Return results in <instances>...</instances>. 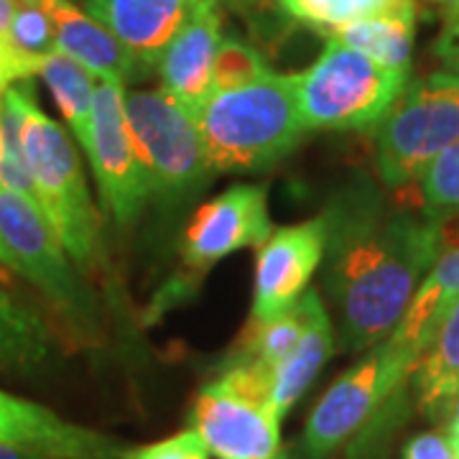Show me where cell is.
Listing matches in <instances>:
<instances>
[{"mask_svg":"<svg viewBox=\"0 0 459 459\" xmlns=\"http://www.w3.org/2000/svg\"><path fill=\"white\" fill-rule=\"evenodd\" d=\"M446 439L452 442L455 446V452L459 455V394L455 395V401H452V406H449V413H446Z\"/></svg>","mask_w":459,"mask_h":459,"instance_id":"obj_31","label":"cell"},{"mask_svg":"<svg viewBox=\"0 0 459 459\" xmlns=\"http://www.w3.org/2000/svg\"><path fill=\"white\" fill-rule=\"evenodd\" d=\"M281 419L271 401V376L253 362H230L195 403V431L220 459H276Z\"/></svg>","mask_w":459,"mask_h":459,"instance_id":"obj_7","label":"cell"},{"mask_svg":"<svg viewBox=\"0 0 459 459\" xmlns=\"http://www.w3.org/2000/svg\"><path fill=\"white\" fill-rule=\"evenodd\" d=\"M271 69L265 66L263 56L255 49L238 39H222L212 66V92L243 87L247 82H255L258 77L268 74Z\"/></svg>","mask_w":459,"mask_h":459,"instance_id":"obj_23","label":"cell"},{"mask_svg":"<svg viewBox=\"0 0 459 459\" xmlns=\"http://www.w3.org/2000/svg\"><path fill=\"white\" fill-rule=\"evenodd\" d=\"M403 459H457L452 442L442 431H427L403 446Z\"/></svg>","mask_w":459,"mask_h":459,"instance_id":"obj_29","label":"cell"},{"mask_svg":"<svg viewBox=\"0 0 459 459\" xmlns=\"http://www.w3.org/2000/svg\"><path fill=\"white\" fill-rule=\"evenodd\" d=\"M350 49L360 51L373 62L391 69H411L413 36H416V8L383 13V16L347 21L325 33Z\"/></svg>","mask_w":459,"mask_h":459,"instance_id":"obj_19","label":"cell"},{"mask_svg":"<svg viewBox=\"0 0 459 459\" xmlns=\"http://www.w3.org/2000/svg\"><path fill=\"white\" fill-rule=\"evenodd\" d=\"M123 459H210V449L195 429H186L161 442L123 449Z\"/></svg>","mask_w":459,"mask_h":459,"instance_id":"obj_25","label":"cell"},{"mask_svg":"<svg viewBox=\"0 0 459 459\" xmlns=\"http://www.w3.org/2000/svg\"><path fill=\"white\" fill-rule=\"evenodd\" d=\"M455 141H459V74L434 72L406 84L376 126L377 174L391 189L409 186Z\"/></svg>","mask_w":459,"mask_h":459,"instance_id":"obj_6","label":"cell"},{"mask_svg":"<svg viewBox=\"0 0 459 459\" xmlns=\"http://www.w3.org/2000/svg\"><path fill=\"white\" fill-rule=\"evenodd\" d=\"M327 225L325 217H314L291 228L273 230L258 250L253 322H268L291 309L325 258Z\"/></svg>","mask_w":459,"mask_h":459,"instance_id":"obj_12","label":"cell"},{"mask_svg":"<svg viewBox=\"0 0 459 459\" xmlns=\"http://www.w3.org/2000/svg\"><path fill=\"white\" fill-rule=\"evenodd\" d=\"M411 69H391L329 39L307 72L296 74L304 131H352L377 126L409 84Z\"/></svg>","mask_w":459,"mask_h":459,"instance_id":"obj_5","label":"cell"},{"mask_svg":"<svg viewBox=\"0 0 459 459\" xmlns=\"http://www.w3.org/2000/svg\"><path fill=\"white\" fill-rule=\"evenodd\" d=\"M16 8L18 0H0V36H8V29H11V21H13Z\"/></svg>","mask_w":459,"mask_h":459,"instance_id":"obj_32","label":"cell"},{"mask_svg":"<svg viewBox=\"0 0 459 459\" xmlns=\"http://www.w3.org/2000/svg\"><path fill=\"white\" fill-rule=\"evenodd\" d=\"M214 171H258L291 153L304 135L296 74L268 72L255 82L212 92L195 110Z\"/></svg>","mask_w":459,"mask_h":459,"instance_id":"obj_2","label":"cell"},{"mask_svg":"<svg viewBox=\"0 0 459 459\" xmlns=\"http://www.w3.org/2000/svg\"><path fill=\"white\" fill-rule=\"evenodd\" d=\"M409 8H416V0H334L329 8L327 23L319 33H327L329 29L347 23V21L398 13V11H409Z\"/></svg>","mask_w":459,"mask_h":459,"instance_id":"obj_26","label":"cell"},{"mask_svg":"<svg viewBox=\"0 0 459 459\" xmlns=\"http://www.w3.org/2000/svg\"><path fill=\"white\" fill-rule=\"evenodd\" d=\"M457 459H459V455H457Z\"/></svg>","mask_w":459,"mask_h":459,"instance_id":"obj_37","label":"cell"},{"mask_svg":"<svg viewBox=\"0 0 459 459\" xmlns=\"http://www.w3.org/2000/svg\"><path fill=\"white\" fill-rule=\"evenodd\" d=\"M0 459H47L36 452H29V449H21V446H13V444H0Z\"/></svg>","mask_w":459,"mask_h":459,"instance_id":"obj_33","label":"cell"},{"mask_svg":"<svg viewBox=\"0 0 459 459\" xmlns=\"http://www.w3.org/2000/svg\"><path fill=\"white\" fill-rule=\"evenodd\" d=\"M39 65H41V56L23 54L8 41V36H0V105L8 87L39 74Z\"/></svg>","mask_w":459,"mask_h":459,"instance_id":"obj_27","label":"cell"},{"mask_svg":"<svg viewBox=\"0 0 459 459\" xmlns=\"http://www.w3.org/2000/svg\"><path fill=\"white\" fill-rule=\"evenodd\" d=\"M421 350L391 332L383 342L344 370L307 419L301 457L329 459L340 446L360 437L385 406L409 388Z\"/></svg>","mask_w":459,"mask_h":459,"instance_id":"obj_4","label":"cell"},{"mask_svg":"<svg viewBox=\"0 0 459 459\" xmlns=\"http://www.w3.org/2000/svg\"><path fill=\"white\" fill-rule=\"evenodd\" d=\"M434 54L446 72L459 74V3L444 11V26L434 41Z\"/></svg>","mask_w":459,"mask_h":459,"instance_id":"obj_28","label":"cell"},{"mask_svg":"<svg viewBox=\"0 0 459 459\" xmlns=\"http://www.w3.org/2000/svg\"><path fill=\"white\" fill-rule=\"evenodd\" d=\"M0 444H13L47 459H123V446L110 437L5 391H0Z\"/></svg>","mask_w":459,"mask_h":459,"instance_id":"obj_13","label":"cell"},{"mask_svg":"<svg viewBox=\"0 0 459 459\" xmlns=\"http://www.w3.org/2000/svg\"><path fill=\"white\" fill-rule=\"evenodd\" d=\"M39 77L47 82L54 95V102L65 117L69 133L77 138V143L87 148L90 131H92V110H95V90L98 77H92L82 65L69 59L62 51H51L41 56Z\"/></svg>","mask_w":459,"mask_h":459,"instance_id":"obj_20","label":"cell"},{"mask_svg":"<svg viewBox=\"0 0 459 459\" xmlns=\"http://www.w3.org/2000/svg\"><path fill=\"white\" fill-rule=\"evenodd\" d=\"M273 232L263 184H235L202 204L184 238V261L192 273H204L235 250L261 246Z\"/></svg>","mask_w":459,"mask_h":459,"instance_id":"obj_11","label":"cell"},{"mask_svg":"<svg viewBox=\"0 0 459 459\" xmlns=\"http://www.w3.org/2000/svg\"><path fill=\"white\" fill-rule=\"evenodd\" d=\"M421 199L431 214H446L459 210V141L446 146L421 171Z\"/></svg>","mask_w":459,"mask_h":459,"instance_id":"obj_22","label":"cell"},{"mask_svg":"<svg viewBox=\"0 0 459 459\" xmlns=\"http://www.w3.org/2000/svg\"><path fill=\"white\" fill-rule=\"evenodd\" d=\"M202 0H87L84 11L131 51L135 62L156 65L171 36Z\"/></svg>","mask_w":459,"mask_h":459,"instance_id":"obj_15","label":"cell"},{"mask_svg":"<svg viewBox=\"0 0 459 459\" xmlns=\"http://www.w3.org/2000/svg\"><path fill=\"white\" fill-rule=\"evenodd\" d=\"M39 3L47 8L54 23L56 51L82 65L98 80H115L123 84L131 80L135 56L100 21L69 0H39Z\"/></svg>","mask_w":459,"mask_h":459,"instance_id":"obj_16","label":"cell"},{"mask_svg":"<svg viewBox=\"0 0 459 459\" xmlns=\"http://www.w3.org/2000/svg\"><path fill=\"white\" fill-rule=\"evenodd\" d=\"M334 0H281V8L289 18H294L299 23H307L316 31L325 29L329 16V8H332Z\"/></svg>","mask_w":459,"mask_h":459,"instance_id":"obj_30","label":"cell"},{"mask_svg":"<svg viewBox=\"0 0 459 459\" xmlns=\"http://www.w3.org/2000/svg\"><path fill=\"white\" fill-rule=\"evenodd\" d=\"M322 217L327 309L344 350L362 352L391 337L442 255L439 214L394 204L362 179L334 195Z\"/></svg>","mask_w":459,"mask_h":459,"instance_id":"obj_1","label":"cell"},{"mask_svg":"<svg viewBox=\"0 0 459 459\" xmlns=\"http://www.w3.org/2000/svg\"><path fill=\"white\" fill-rule=\"evenodd\" d=\"M220 41L222 21L217 0H202L156 56L161 87L192 115L212 95V66Z\"/></svg>","mask_w":459,"mask_h":459,"instance_id":"obj_14","label":"cell"},{"mask_svg":"<svg viewBox=\"0 0 459 459\" xmlns=\"http://www.w3.org/2000/svg\"><path fill=\"white\" fill-rule=\"evenodd\" d=\"M21 143L39 210L59 238L69 261L82 271H92L102 258V238L77 148L59 123L41 113L31 90L23 98Z\"/></svg>","mask_w":459,"mask_h":459,"instance_id":"obj_3","label":"cell"},{"mask_svg":"<svg viewBox=\"0 0 459 459\" xmlns=\"http://www.w3.org/2000/svg\"><path fill=\"white\" fill-rule=\"evenodd\" d=\"M8 41L31 56H47L56 49L54 23L39 0H18L16 13L8 29Z\"/></svg>","mask_w":459,"mask_h":459,"instance_id":"obj_24","label":"cell"},{"mask_svg":"<svg viewBox=\"0 0 459 459\" xmlns=\"http://www.w3.org/2000/svg\"><path fill=\"white\" fill-rule=\"evenodd\" d=\"M126 123L151 195L184 199L212 177L195 115L164 87L133 90L123 98Z\"/></svg>","mask_w":459,"mask_h":459,"instance_id":"obj_8","label":"cell"},{"mask_svg":"<svg viewBox=\"0 0 459 459\" xmlns=\"http://www.w3.org/2000/svg\"><path fill=\"white\" fill-rule=\"evenodd\" d=\"M276 459H289V457H286V455H279V457H276Z\"/></svg>","mask_w":459,"mask_h":459,"instance_id":"obj_36","label":"cell"},{"mask_svg":"<svg viewBox=\"0 0 459 459\" xmlns=\"http://www.w3.org/2000/svg\"><path fill=\"white\" fill-rule=\"evenodd\" d=\"M0 240L8 253V268L31 281L56 312L74 325L92 322L90 296L44 212L33 199L5 186H0Z\"/></svg>","mask_w":459,"mask_h":459,"instance_id":"obj_9","label":"cell"},{"mask_svg":"<svg viewBox=\"0 0 459 459\" xmlns=\"http://www.w3.org/2000/svg\"><path fill=\"white\" fill-rule=\"evenodd\" d=\"M0 263H3V265H8V253H5V246H3V240H0Z\"/></svg>","mask_w":459,"mask_h":459,"instance_id":"obj_35","label":"cell"},{"mask_svg":"<svg viewBox=\"0 0 459 459\" xmlns=\"http://www.w3.org/2000/svg\"><path fill=\"white\" fill-rule=\"evenodd\" d=\"M126 87L115 80H98L90 143L84 148L98 181L100 199L117 225H131L143 212L151 189L133 148L126 123Z\"/></svg>","mask_w":459,"mask_h":459,"instance_id":"obj_10","label":"cell"},{"mask_svg":"<svg viewBox=\"0 0 459 459\" xmlns=\"http://www.w3.org/2000/svg\"><path fill=\"white\" fill-rule=\"evenodd\" d=\"M431 3H437V5H444V11H446V8H452V5H457L459 0H431Z\"/></svg>","mask_w":459,"mask_h":459,"instance_id":"obj_34","label":"cell"},{"mask_svg":"<svg viewBox=\"0 0 459 459\" xmlns=\"http://www.w3.org/2000/svg\"><path fill=\"white\" fill-rule=\"evenodd\" d=\"M51 352L49 325L0 289V370H33L49 360Z\"/></svg>","mask_w":459,"mask_h":459,"instance_id":"obj_21","label":"cell"},{"mask_svg":"<svg viewBox=\"0 0 459 459\" xmlns=\"http://www.w3.org/2000/svg\"><path fill=\"white\" fill-rule=\"evenodd\" d=\"M304 304V329L296 340L291 352L273 368L271 373V401L281 416L294 406L319 370L327 365L334 352V322L327 304L316 289H307L301 294Z\"/></svg>","mask_w":459,"mask_h":459,"instance_id":"obj_17","label":"cell"},{"mask_svg":"<svg viewBox=\"0 0 459 459\" xmlns=\"http://www.w3.org/2000/svg\"><path fill=\"white\" fill-rule=\"evenodd\" d=\"M416 406L431 421H444L459 394V294L437 316L409 380Z\"/></svg>","mask_w":459,"mask_h":459,"instance_id":"obj_18","label":"cell"}]
</instances>
